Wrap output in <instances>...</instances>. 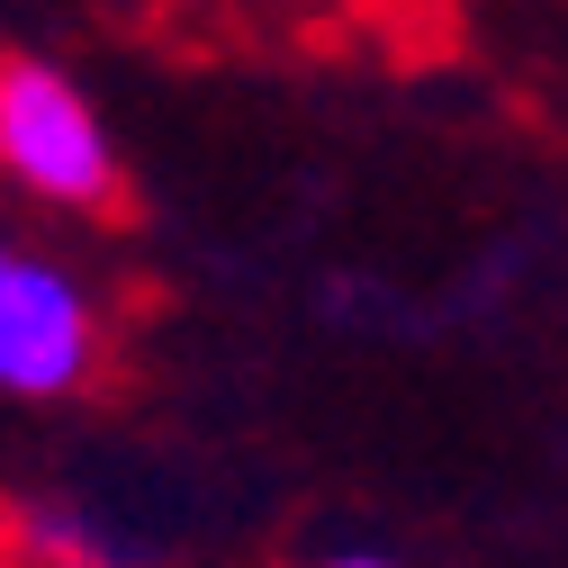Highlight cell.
<instances>
[{"mask_svg": "<svg viewBox=\"0 0 568 568\" xmlns=\"http://www.w3.org/2000/svg\"><path fill=\"white\" fill-rule=\"evenodd\" d=\"M91 371V307L63 271L45 262H0V388L63 397Z\"/></svg>", "mask_w": 568, "mask_h": 568, "instance_id": "7a4b0ae2", "label": "cell"}, {"mask_svg": "<svg viewBox=\"0 0 568 568\" xmlns=\"http://www.w3.org/2000/svg\"><path fill=\"white\" fill-rule=\"evenodd\" d=\"M0 262H10V244H0Z\"/></svg>", "mask_w": 568, "mask_h": 568, "instance_id": "3957f363", "label": "cell"}, {"mask_svg": "<svg viewBox=\"0 0 568 568\" xmlns=\"http://www.w3.org/2000/svg\"><path fill=\"white\" fill-rule=\"evenodd\" d=\"M0 163L54 207H118V154L91 100L45 63H0Z\"/></svg>", "mask_w": 568, "mask_h": 568, "instance_id": "6da1fadb", "label": "cell"}]
</instances>
